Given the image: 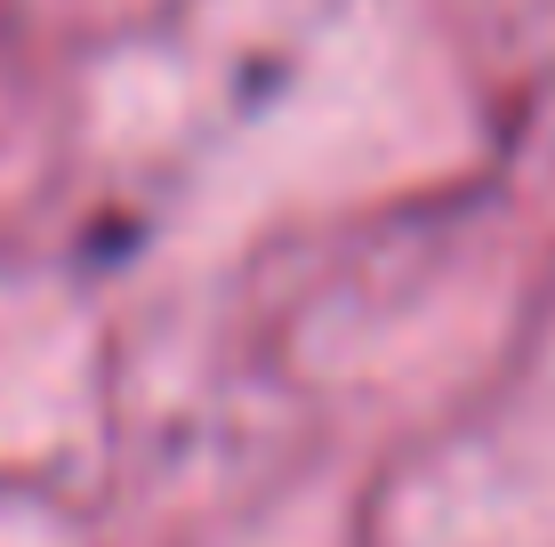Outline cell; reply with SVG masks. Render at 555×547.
<instances>
[]
</instances>
